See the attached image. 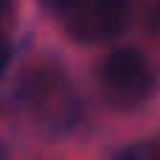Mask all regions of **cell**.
<instances>
[{
  "label": "cell",
  "instance_id": "cell-4",
  "mask_svg": "<svg viewBox=\"0 0 160 160\" xmlns=\"http://www.w3.org/2000/svg\"><path fill=\"white\" fill-rule=\"evenodd\" d=\"M118 160H143V158H141V152H138V149H127V152H121V155H118Z\"/></svg>",
  "mask_w": 160,
  "mask_h": 160
},
{
  "label": "cell",
  "instance_id": "cell-1",
  "mask_svg": "<svg viewBox=\"0 0 160 160\" xmlns=\"http://www.w3.org/2000/svg\"><path fill=\"white\" fill-rule=\"evenodd\" d=\"M65 31L87 45L118 37L129 22V0H59Z\"/></svg>",
  "mask_w": 160,
  "mask_h": 160
},
{
  "label": "cell",
  "instance_id": "cell-5",
  "mask_svg": "<svg viewBox=\"0 0 160 160\" xmlns=\"http://www.w3.org/2000/svg\"><path fill=\"white\" fill-rule=\"evenodd\" d=\"M8 6H11V0H0V14H3V11L8 8Z\"/></svg>",
  "mask_w": 160,
  "mask_h": 160
},
{
  "label": "cell",
  "instance_id": "cell-2",
  "mask_svg": "<svg viewBox=\"0 0 160 160\" xmlns=\"http://www.w3.org/2000/svg\"><path fill=\"white\" fill-rule=\"evenodd\" d=\"M104 96L115 107H135L155 90V68L135 48H118L101 65Z\"/></svg>",
  "mask_w": 160,
  "mask_h": 160
},
{
  "label": "cell",
  "instance_id": "cell-6",
  "mask_svg": "<svg viewBox=\"0 0 160 160\" xmlns=\"http://www.w3.org/2000/svg\"><path fill=\"white\" fill-rule=\"evenodd\" d=\"M45 3H53V6H56V3H59V0H45Z\"/></svg>",
  "mask_w": 160,
  "mask_h": 160
},
{
  "label": "cell",
  "instance_id": "cell-3",
  "mask_svg": "<svg viewBox=\"0 0 160 160\" xmlns=\"http://www.w3.org/2000/svg\"><path fill=\"white\" fill-rule=\"evenodd\" d=\"M8 59H11V51H8V45H6V39L0 37V73L6 70V65H8Z\"/></svg>",
  "mask_w": 160,
  "mask_h": 160
}]
</instances>
